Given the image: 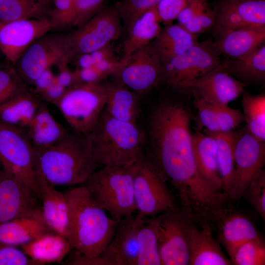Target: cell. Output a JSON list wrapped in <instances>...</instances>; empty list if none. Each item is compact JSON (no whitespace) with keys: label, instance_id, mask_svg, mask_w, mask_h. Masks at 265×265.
Segmentation results:
<instances>
[{"label":"cell","instance_id":"cell-1","mask_svg":"<svg viewBox=\"0 0 265 265\" xmlns=\"http://www.w3.org/2000/svg\"><path fill=\"white\" fill-rule=\"evenodd\" d=\"M191 115L181 102L165 100L152 111L148 122L145 155L160 176L177 191L187 211L212 202L217 191L202 177L193 153Z\"/></svg>","mask_w":265,"mask_h":265},{"label":"cell","instance_id":"cell-2","mask_svg":"<svg viewBox=\"0 0 265 265\" xmlns=\"http://www.w3.org/2000/svg\"><path fill=\"white\" fill-rule=\"evenodd\" d=\"M37 173L53 186L82 185L99 166L89 134L71 129L55 144L34 151Z\"/></svg>","mask_w":265,"mask_h":265},{"label":"cell","instance_id":"cell-3","mask_svg":"<svg viewBox=\"0 0 265 265\" xmlns=\"http://www.w3.org/2000/svg\"><path fill=\"white\" fill-rule=\"evenodd\" d=\"M65 194L70 210L68 239L73 249L89 257L101 255L110 242L116 221L82 185Z\"/></svg>","mask_w":265,"mask_h":265},{"label":"cell","instance_id":"cell-4","mask_svg":"<svg viewBox=\"0 0 265 265\" xmlns=\"http://www.w3.org/2000/svg\"><path fill=\"white\" fill-rule=\"evenodd\" d=\"M89 134L99 166H132L145 156V134L137 123L115 119L103 111Z\"/></svg>","mask_w":265,"mask_h":265},{"label":"cell","instance_id":"cell-5","mask_svg":"<svg viewBox=\"0 0 265 265\" xmlns=\"http://www.w3.org/2000/svg\"><path fill=\"white\" fill-rule=\"evenodd\" d=\"M134 165L104 166L94 171L81 185L115 221L136 211L134 191Z\"/></svg>","mask_w":265,"mask_h":265},{"label":"cell","instance_id":"cell-6","mask_svg":"<svg viewBox=\"0 0 265 265\" xmlns=\"http://www.w3.org/2000/svg\"><path fill=\"white\" fill-rule=\"evenodd\" d=\"M106 95L103 82L68 88L55 105L71 130L89 134L102 114Z\"/></svg>","mask_w":265,"mask_h":265},{"label":"cell","instance_id":"cell-7","mask_svg":"<svg viewBox=\"0 0 265 265\" xmlns=\"http://www.w3.org/2000/svg\"><path fill=\"white\" fill-rule=\"evenodd\" d=\"M116 4L103 8L89 20L64 35L69 61L77 55L90 53L116 40L123 28Z\"/></svg>","mask_w":265,"mask_h":265},{"label":"cell","instance_id":"cell-8","mask_svg":"<svg viewBox=\"0 0 265 265\" xmlns=\"http://www.w3.org/2000/svg\"><path fill=\"white\" fill-rule=\"evenodd\" d=\"M1 168L31 189L38 197L34 151L23 130L0 121Z\"/></svg>","mask_w":265,"mask_h":265},{"label":"cell","instance_id":"cell-9","mask_svg":"<svg viewBox=\"0 0 265 265\" xmlns=\"http://www.w3.org/2000/svg\"><path fill=\"white\" fill-rule=\"evenodd\" d=\"M133 191L136 211L145 217L180 207L166 181L146 156L134 164Z\"/></svg>","mask_w":265,"mask_h":265},{"label":"cell","instance_id":"cell-10","mask_svg":"<svg viewBox=\"0 0 265 265\" xmlns=\"http://www.w3.org/2000/svg\"><path fill=\"white\" fill-rule=\"evenodd\" d=\"M154 216L161 265H189L190 232L194 223L180 207Z\"/></svg>","mask_w":265,"mask_h":265},{"label":"cell","instance_id":"cell-11","mask_svg":"<svg viewBox=\"0 0 265 265\" xmlns=\"http://www.w3.org/2000/svg\"><path fill=\"white\" fill-rule=\"evenodd\" d=\"M222 61L213 41L198 42L184 53L162 64V82L176 89L209 73Z\"/></svg>","mask_w":265,"mask_h":265},{"label":"cell","instance_id":"cell-12","mask_svg":"<svg viewBox=\"0 0 265 265\" xmlns=\"http://www.w3.org/2000/svg\"><path fill=\"white\" fill-rule=\"evenodd\" d=\"M123 61V65L113 75L115 81L138 95L148 92L162 82V64L153 41Z\"/></svg>","mask_w":265,"mask_h":265},{"label":"cell","instance_id":"cell-13","mask_svg":"<svg viewBox=\"0 0 265 265\" xmlns=\"http://www.w3.org/2000/svg\"><path fill=\"white\" fill-rule=\"evenodd\" d=\"M63 61L70 62L66 55L64 35L48 33L32 43L14 66L24 83L32 85L42 73Z\"/></svg>","mask_w":265,"mask_h":265},{"label":"cell","instance_id":"cell-14","mask_svg":"<svg viewBox=\"0 0 265 265\" xmlns=\"http://www.w3.org/2000/svg\"><path fill=\"white\" fill-rule=\"evenodd\" d=\"M234 181L228 194L231 201H238L255 174L263 168L265 161V141L250 133L239 132L234 152Z\"/></svg>","mask_w":265,"mask_h":265},{"label":"cell","instance_id":"cell-15","mask_svg":"<svg viewBox=\"0 0 265 265\" xmlns=\"http://www.w3.org/2000/svg\"><path fill=\"white\" fill-rule=\"evenodd\" d=\"M214 22L212 35L245 26L265 25V0H217L212 6Z\"/></svg>","mask_w":265,"mask_h":265},{"label":"cell","instance_id":"cell-16","mask_svg":"<svg viewBox=\"0 0 265 265\" xmlns=\"http://www.w3.org/2000/svg\"><path fill=\"white\" fill-rule=\"evenodd\" d=\"M53 30L49 19H24L0 22V50L15 66L24 52L36 40Z\"/></svg>","mask_w":265,"mask_h":265},{"label":"cell","instance_id":"cell-17","mask_svg":"<svg viewBox=\"0 0 265 265\" xmlns=\"http://www.w3.org/2000/svg\"><path fill=\"white\" fill-rule=\"evenodd\" d=\"M245 86L229 74L221 63L205 75L182 83L176 89L186 90L211 104L228 105L241 96Z\"/></svg>","mask_w":265,"mask_h":265},{"label":"cell","instance_id":"cell-18","mask_svg":"<svg viewBox=\"0 0 265 265\" xmlns=\"http://www.w3.org/2000/svg\"><path fill=\"white\" fill-rule=\"evenodd\" d=\"M34 192L2 168L0 169V224L34 213L40 208Z\"/></svg>","mask_w":265,"mask_h":265},{"label":"cell","instance_id":"cell-19","mask_svg":"<svg viewBox=\"0 0 265 265\" xmlns=\"http://www.w3.org/2000/svg\"><path fill=\"white\" fill-rule=\"evenodd\" d=\"M144 217L137 213L116 222L113 237L101 254L108 265H137V231Z\"/></svg>","mask_w":265,"mask_h":265},{"label":"cell","instance_id":"cell-20","mask_svg":"<svg viewBox=\"0 0 265 265\" xmlns=\"http://www.w3.org/2000/svg\"><path fill=\"white\" fill-rule=\"evenodd\" d=\"M216 239L224 247L229 257L241 244L263 238L255 222L244 213L231 206L215 222Z\"/></svg>","mask_w":265,"mask_h":265},{"label":"cell","instance_id":"cell-21","mask_svg":"<svg viewBox=\"0 0 265 265\" xmlns=\"http://www.w3.org/2000/svg\"><path fill=\"white\" fill-rule=\"evenodd\" d=\"M37 181L38 197L42 201L41 208L45 223L53 232L68 239L70 210L65 192L55 189L38 174Z\"/></svg>","mask_w":265,"mask_h":265},{"label":"cell","instance_id":"cell-22","mask_svg":"<svg viewBox=\"0 0 265 265\" xmlns=\"http://www.w3.org/2000/svg\"><path fill=\"white\" fill-rule=\"evenodd\" d=\"M213 42L220 55L226 58L244 57L265 43V25L228 30Z\"/></svg>","mask_w":265,"mask_h":265},{"label":"cell","instance_id":"cell-23","mask_svg":"<svg viewBox=\"0 0 265 265\" xmlns=\"http://www.w3.org/2000/svg\"><path fill=\"white\" fill-rule=\"evenodd\" d=\"M102 82L106 95L105 112L115 119L137 123L141 113L139 96L116 81Z\"/></svg>","mask_w":265,"mask_h":265},{"label":"cell","instance_id":"cell-24","mask_svg":"<svg viewBox=\"0 0 265 265\" xmlns=\"http://www.w3.org/2000/svg\"><path fill=\"white\" fill-rule=\"evenodd\" d=\"M51 232H53L45 223L40 208L31 215L0 224V244L22 246L42 235Z\"/></svg>","mask_w":265,"mask_h":265},{"label":"cell","instance_id":"cell-25","mask_svg":"<svg viewBox=\"0 0 265 265\" xmlns=\"http://www.w3.org/2000/svg\"><path fill=\"white\" fill-rule=\"evenodd\" d=\"M68 131L56 120L45 102L29 125L24 130L34 151L55 144L66 135Z\"/></svg>","mask_w":265,"mask_h":265},{"label":"cell","instance_id":"cell-26","mask_svg":"<svg viewBox=\"0 0 265 265\" xmlns=\"http://www.w3.org/2000/svg\"><path fill=\"white\" fill-rule=\"evenodd\" d=\"M193 223L190 232L189 265H231L223 253L220 243L212 236L213 230L198 228Z\"/></svg>","mask_w":265,"mask_h":265},{"label":"cell","instance_id":"cell-27","mask_svg":"<svg viewBox=\"0 0 265 265\" xmlns=\"http://www.w3.org/2000/svg\"><path fill=\"white\" fill-rule=\"evenodd\" d=\"M43 102L27 87L0 106V121L24 130L30 123Z\"/></svg>","mask_w":265,"mask_h":265},{"label":"cell","instance_id":"cell-28","mask_svg":"<svg viewBox=\"0 0 265 265\" xmlns=\"http://www.w3.org/2000/svg\"><path fill=\"white\" fill-rule=\"evenodd\" d=\"M192 143L195 161L201 176L213 188L223 191L215 140L205 132H196L192 133Z\"/></svg>","mask_w":265,"mask_h":265},{"label":"cell","instance_id":"cell-29","mask_svg":"<svg viewBox=\"0 0 265 265\" xmlns=\"http://www.w3.org/2000/svg\"><path fill=\"white\" fill-rule=\"evenodd\" d=\"M21 247L37 265L59 263L72 249L65 237L54 232L42 235Z\"/></svg>","mask_w":265,"mask_h":265},{"label":"cell","instance_id":"cell-30","mask_svg":"<svg viewBox=\"0 0 265 265\" xmlns=\"http://www.w3.org/2000/svg\"><path fill=\"white\" fill-rule=\"evenodd\" d=\"M198 35L179 24L165 26L153 41L161 64L184 53L198 42Z\"/></svg>","mask_w":265,"mask_h":265},{"label":"cell","instance_id":"cell-31","mask_svg":"<svg viewBox=\"0 0 265 265\" xmlns=\"http://www.w3.org/2000/svg\"><path fill=\"white\" fill-rule=\"evenodd\" d=\"M156 9L154 7L144 13L131 26L123 45L124 56L126 60L134 52L149 44L160 32L162 27Z\"/></svg>","mask_w":265,"mask_h":265},{"label":"cell","instance_id":"cell-32","mask_svg":"<svg viewBox=\"0 0 265 265\" xmlns=\"http://www.w3.org/2000/svg\"><path fill=\"white\" fill-rule=\"evenodd\" d=\"M222 64L232 76L246 85L265 80V43L250 54L239 58H226Z\"/></svg>","mask_w":265,"mask_h":265},{"label":"cell","instance_id":"cell-33","mask_svg":"<svg viewBox=\"0 0 265 265\" xmlns=\"http://www.w3.org/2000/svg\"><path fill=\"white\" fill-rule=\"evenodd\" d=\"M204 132L212 136L215 140L217 162L223 184V191L228 195L234 181L235 146L239 132L234 131L212 132L205 129Z\"/></svg>","mask_w":265,"mask_h":265},{"label":"cell","instance_id":"cell-34","mask_svg":"<svg viewBox=\"0 0 265 265\" xmlns=\"http://www.w3.org/2000/svg\"><path fill=\"white\" fill-rule=\"evenodd\" d=\"M51 0H0V22L24 19L50 20Z\"/></svg>","mask_w":265,"mask_h":265},{"label":"cell","instance_id":"cell-35","mask_svg":"<svg viewBox=\"0 0 265 265\" xmlns=\"http://www.w3.org/2000/svg\"><path fill=\"white\" fill-rule=\"evenodd\" d=\"M137 265H161L158 246V229L155 216L145 217L137 231Z\"/></svg>","mask_w":265,"mask_h":265},{"label":"cell","instance_id":"cell-36","mask_svg":"<svg viewBox=\"0 0 265 265\" xmlns=\"http://www.w3.org/2000/svg\"><path fill=\"white\" fill-rule=\"evenodd\" d=\"M244 121L247 130L261 140L265 141V94H251L245 90L241 94Z\"/></svg>","mask_w":265,"mask_h":265},{"label":"cell","instance_id":"cell-37","mask_svg":"<svg viewBox=\"0 0 265 265\" xmlns=\"http://www.w3.org/2000/svg\"><path fill=\"white\" fill-rule=\"evenodd\" d=\"M234 265H265L264 238L248 240L239 245L229 257Z\"/></svg>","mask_w":265,"mask_h":265},{"label":"cell","instance_id":"cell-38","mask_svg":"<svg viewBox=\"0 0 265 265\" xmlns=\"http://www.w3.org/2000/svg\"><path fill=\"white\" fill-rule=\"evenodd\" d=\"M160 0H121L116 5L119 12L123 29L131 26L147 11L156 7Z\"/></svg>","mask_w":265,"mask_h":265},{"label":"cell","instance_id":"cell-39","mask_svg":"<svg viewBox=\"0 0 265 265\" xmlns=\"http://www.w3.org/2000/svg\"><path fill=\"white\" fill-rule=\"evenodd\" d=\"M242 197L265 221V170L261 169L253 177L244 191Z\"/></svg>","mask_w":265,"mask_h":265},{"label":"cell","instance_id":"cell-40","mask_svg":"<svg viewBox=\"0 0 265 265\" xmlns=\"http://www.w3.org/2000/svg\"><path fill=\"white\" fill-rule=\"evenodd\" d=\"M27 88L14 66H0V106L11 98Z\"/></svg>","mask_w":265,"mask_h":265},{"label":"cell","instance_id":"cell-41","mask_svg":"<svg viewBox=\"0 0 265 265\" xmlns=\"http://www.w3.org/2000/svg\"><path fill=\"white\" fill-rule=\"evenodd\" d=\"M106 0H77L70 17L69 26L79 27L100 11Z\"/></svg>","mask_w":265,"mask_h":265},{"label":"cell","instance_id":"cell-42","mask_svg":"<svg viewBox=\"0 0 265 265\" xmlns=\"http://www.w3.org/2000/svg\"><path fill=\"white\" fill-rule=\"evenodd\" d=\"M219 132L234 131L244 121L243 116L238 109L227 104H213Z\"/></svg>","mask_w":265,"mask_h":265},{"label":"cell","instance_id":"cell-43","mask_svg":"<svg viewBox=\"0 0 265 265\" xmlns=\"http://www.w3.org/2000/svg\"><path fill=\"white\" fill-rule=\"evenodd\" d=\"M214 22V14L212 6L207 0L196 16L183 27L190 33L198 35L211 30Z\"/></svg>","mask_w":265,"mask_h":265},{"label":"cell","instance_id":"cell-44","mask_svg":"<svg viewBox=\"0 0 265 265\" xmlns=\"http://www.w3.org/2000/svg\"><path fill=\"white\" fill-rule=\"evenodd\" d=\"M77 0H51L53 9L50 19L53 29L69 26L72 12Z\"/></svg>","mask_w":265,"mask_h":265},{"label":"cell","instance_id":"cell-45","mask_svg":"<svg viewBox=\"0 0 265 265\" xmlns=\"http://www.w3.org/2000/svg\"><path fill=\"white\" fill-rule=\"evenodd\" d=\"M190 0H160L156 9L160 22L165 26L172 24Z\"/></svg>","mask_w":265,"mask_h":265},{"label":"cell","instance_id":"cell-46","mask_svg":"<svg viewBox=\"0 0 265 265\" xmlns=\"http://www.w3.org/2000/svg\"><path fill=\"white\" fill-rule=\"evenodd\" d=\"M0 265H37L16 246L0 244Z\"/></svg>","mask_w":265,"mask_h":265},{"label":"cell","instance_id":"cell-47","mask_svg":"<svg viewBox=\"0 0 265 265\" xmlns=\"http://www.w3.org/2000/svg\"><path fill=\"white\" fill-rule=\"evenodd\" d=\"M194 104L200 121L205 130L212 132H219L213 104L195 97Z\"/></svg>","mask_w":265,"mask_h":265},{"label":"cell","instance_id":"cell-48","mask_svg":"<svg viewBox=\"0 0 265 265\" xmlns=\"http://www.w3.org/2000/svg\"><path fill=\"white\" fill-rule=\"evenodd\" d=\"M74 72L75 85L98 83L106 79L93 66L85 68H76Z\"/></svg>","mask_w":265,"mask_h":265},{"label":"cell","instance_id":"cell-49","mask_svg":"<svg viewBox=\"0 0 265 265\" xmlns=\"http://www.w3.org/2000/svg\"><path fill=\"white\" fill-rule=\"evenodd\" d=\"M66 90L55 80L37 96L44 102L55 105L62 98Z\"/></svg>","mask_w":265,"mask_h":265},{"label":"cell","instance_id":"cell-50","mask_svg":"<svg viewBox=\"0 0 265 265\" xmlns=\"http://www.w3.org/2000/svg\"><path fill=\"white\" fill-rule=\"evenodd\" d=\"M122 58L119 59L116 56L106 59L96 63L93 67L105 78L115 74L123 64Z\"/></svg>","mask_w":265,"mask_h":265},{"label":"cell","instance_id":"cell-51","mask_svg":"<svg viewBox=\"0 0 265 265\" xmlns=\"http://www.w3.org/2000/svg\"><path fill=\"white\" fill-rule=\"evenodd\" d=\"M70 265H108L107 261L101 255L95 257H88L75 250L67 261Z\"/></svg>","mask_w":265,"mask_h":265},{"label":"cell","instance_id":"cell-52","mask_svg":"<svg viewBox=\"0 0 265 265\" xmlns=\"http://www.w3.org/2000/svg\"><path fill=\"white\" fill-rule=\"evenodd\" d=\"M68 64L65 61L58 64V72L55 75L56 81L67 89L75 85L74 72L69 68Z\"/></svg>","mask_w":265,"mask_h":265},{"label":"cell","instance_id":"cell-53","mask_svg":"<svg viewBox=\"0 0 265 265\" xmlns=\"http://www.w3.org/2000/svg\"><path fill=\"white\" fill-rule=\"evenodd\" d=\"M55 81V75L51 69H47L42 73L35 80L31 90L38 95L45 89Z\"/></svg>","mask_w":265,"mask_h":265},{"label":"cell","instance_id":"cell-54","mask_svg":"<svg viewBox=\"0 0 265 265\" xmlns=\"http://www.w3.org/2000/svg\"><path fill=\"white\" fill-rule=\"evenodd\" d=\"M90 54L94 65L100 61L116 56L114 48L111 43L90 53Z\"/></svg>","mask_w":265,"mask_h":265},{"label":"cell","instance_id":"cell-55","mask_svg":"<svg viewBox=\"0 0 265 265\" xmlns=\"http://www.w3.org/2000/svg\"><path fill=\"white\" fill-rule=\"evenodd\" d=\"M76 68H85L93 66L94 64L90 53L80 54L76 56Z\"/></svg>","mask_w":265,"mask_h":265},{"label":"cell","instance_id":"cell-56","mask_svg":"<svg viewBox=\"0 0 265 265\" xmlns=\"http://www.w3.org/2000/svg\"><path fill=\"white\" fill-rule=\"evenodd\" d=\"M1 168H1V166L0 164V169Z\"/></svg>","mask_w":265,"mask_h":265}]
</instances>
